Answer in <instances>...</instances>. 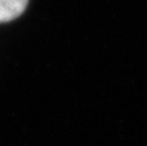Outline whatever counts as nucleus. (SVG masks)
<instances>
[{"label":"nucleus","instance_id":"nucleus-1","mask_svg":"<svg viewBox=\"0 0 147 146\" xmlns=\"http://www.w3.org/2000/svg\"><path fill=\"white\" fill-rule=\"evenodd\" d=\"M28 0H0V23L21 16L27 5Z\"/></svg>","mask_w":147,"mask_h":146}]
</instances>
